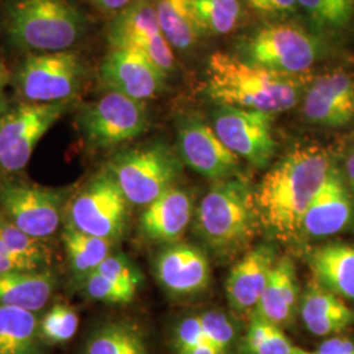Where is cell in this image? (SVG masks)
Wrapping results in <instances>:
<instances>
[{
	"instance_id": "1",
	"label": "cell",
	"mask_w": 354,
	"mask_h": 354,
	"mask_svg": "<svg viewBox=\"0 0 354 354\" xmlns=\"http://www.w3.org/2000/svg\"><path fill=\"white\" fill-rule=\"evenodd\" d=\"M335 165L332 155L324 147H292L266 172L254 190L260 223L279 239L301 236L304 214Z\"/></svg>"
},
{
	"instance_id": "2",
	"label": "cell",
	"mask_w": 354,
	"mask_h": 354,
	"mask_svg": "<svg viewBox=\"0 0 354 354\" xmlns=\"http://www.w3.org/2000/svg\"><path fill=\"white\" fill-rule=\"evenodd\" d=\"M206 75V93L216 105L272 115L295 108L311 82L308 74L268 70L225 53L210 55Z\"/></svg>"
},
{
	"instance_id": "3",
	"label": "cell",
	"mask_w": 354,
	"mask_h": 354,
	"mask_svg": "<svg viewBox=\"0 0 354 354\" xmlns=\"http://www.w3.org/2000/svg\"><path fill=\"white\" fill-rule=\"evenodd\" d=\"M193 221L196 234L213 252L232 256L251 243L260 225L254 190L241 175L215 181Z\"/></svg>"
},
{
	"instance_id": "4",
	"label": "cell",
	"mask_w": 354,
	"mask_h": 354,
	"mask_svg": "<svg viewBox=\"0 0 354 354\" xmlns=\"http://www.w3.org/2000/svg\"><path fill=\"white\" fill-rule=\"evenodd\" d=\"M6 30L24 50H71L87 30V17L71 0H15L6 12Z\"/></svg>"
},
{
	"instance_id": "5",
	"label": "cell",
	"mask_w": 354,
	"mask_h": 354,
	"mask_svg": "<svg viewBox=\"0 0 354 354\" xmlns=\"http://www.w3.org/2000/svg\"><path fill=\"white\" fill-rule=\"evenodd\" d=\"M183 165L171 146L155 140L114 153L105 171L113 177L129 203L146 207L176 187Z\"/></svg>"
},
{
	"instance_id": "6",
	"label": "cell",
	"mask_w": 354,
	"mask_h": 354,
	"mask_svg": "<svg viewBox=\"0 0 354 354\" xmlns=\"http://www.w3.org/2000/svg\"><path fill=\"white\" fill-rule=\"evenodd\" d=\"M241 59L285 74H308L328 54L324 39L292 23H272L239 42Z\"/></svg>"
},
{
	"instance_id": "7",
	"label": "cell",
	"mask_w": 354,
	"mask_h": 354,
	"mask_svg": "<svg viewBox=\"0 0 354 354\" xmlns=\"http://www.w3.org/2000/svg\"><path fill=\"white\" fill-rule=\"evenodd\" d=\"M87 66L73 50L30 53L16 67L13 87L26 102H73L83 88Z\"/></svg>"
},
{
	"instance_id": "8",
	"label": "cell",
	"mask_w": 354,
	"mask_h": 354,
	"mask_svg": "<svg viewBox=\"0 0 354 354\" xmlns=\"http://www.w3.org/2000/svg\"><path fill=\"white\" fill-rule=\"evenodd\" d=\"M76 121L84 142L96 150L125 145L149 129L145 102L113 91H106L97 100L83 105Z\"/></svg>"
},
{
	"instance_id": "9",
	"label": "cell",
	"mask_w": 354,
	"mask_h": 354,
	"mask_svg": "<svg viewBox=\"0 0 354 354\" xmlns=\"http://www.w3.org/2000/svg\"><path fill=\"white\" fill-rule=\"evenodd\" d=\"M70 104L24 102L0 117V176L26 168L38 142L64 117Z\"/></svg>"
},
{
	"instance_id": "10",
	"label": "cell",
	"mask_w": 354,
	"mask_h": 354,
	"mask_svg": "<svg viewBox=\"0 0 354 354\" xmlns=\"http://www.w3.org/2000/svg\"><path fill=\"white\" fill-rule=\"evenodd\" d=\"M67 216L68 226L113 243L125 232L129 201L104 169L76 193L67 207Z\"/></svg>"
},
{
	"instance_id": "11",
	"label": "cell",
	"mask_w": 354,
	"mask_h": 354,
	"mask_svg": "<svg viewBox=\"0 0 354 354\" xmlns=\"http://www.w3.org/2000/svg\"><path fill=\"white\" fill-rule=\"evenodd\" d=\"M212 127L219 140L239 159L256 168H266L277 151L273 115L228 105H216Z\"/></svg>"
},
{
	"instance_id": "12",
	"label": "cell",
	"mask_w": 354,
	"mask_h": 354,
	"mask_svg": "<svg viewBox=\"0 0 354 354\" xmlns=\"http://www.w3.org/2000/svg\"><path fill=\"white\" fill-rule=\"evenodd\" d=\"M64 192L28 181H6L0 185L1 215L36 239L51 236L61 225Z\"/></svg>"
},
{
	"instance_id": "13",
	"label": "cell",
	"mask_w": 354,
	"mask_h": 354,
	"mask_svg": "<svg viewBox=\"0 0 354 354\" xmlns=\"http://www.w3.org/2000/svg\"><path fill=\"white\" fill-rule=\"evenodd\" d=\"M106 38L111 48L138 51L167 75L175 68L174 49L162 33L155 0H133L114 16Z\"/></svg>"
},
{
	"instance_id": "14",
	"label": "cell",
	"mask_w": 354,
	"mask_h": 354,
	"mask_svg": "<svg viewBox=\"0 0 354 354\" xmlns=\"http://www.w3.org/2000/svg\"><path fill=\"white\" fill-rule=\"evenodd\" d=\"M176 142L181 162L213 183L241 175L239 158L198 114L190 112L177 117Z\"/></svg>"
},
{
	"instance_id": "15",
	"label": "cell",
	"mask_w": 354,
	"mask_h": 354,
	"mask_svg": "<svg viewBox=\"0 0 354 354\" xmlns=\"http://www.w3.org/2000/svg\"><path fill=\"white\" fill-rule=\"evenodd\" d=\"M99 76L106 91L145 102L158 97L165 87L167 74L138 51L111 48L102 58Z\"/></svg>"
},
{
	"instance_id": "16",
	"label": "cell",
	"mask_w": 354,
	"mask_h": 354,
	"mask_svg": "<svg viewBox=\"0 0 354 354\" xmlns=\"http://www.w3.org/2000/svg\"><path fill=\"white\" fill-rule=\"evenodd\" d=\"M304 120L323 127H346L354 120V76L333 70L310 82L302 97Z\"/></svg>"
},
{
	"instance_id": "17",
	"label": "cell",
	"mask_w": 354,
	"mask_h": 354,
	"mask_svg": "<svg viewBox=\"0 0 354 354\" xmlns=\"http://www.w3.org/2000/svg\"><path fill=\"white\" fill-rule=\"evenodd\" d=\"M353 214V197L344 174L335 165L323 188L304 214L301 236L322 239L340 234L351 225Z\"/></svg>"
},
{
	"instance_id": "18",
	"label": "cell",
	"mask_w": 354,
	"mask_h": 354,
	"mask_svg": "<svg viewBox=\"0 0 354 354\" xmlns=\"http://www.w3.org/2000/svg\"><path fill=\"white\" fill-rule=\"evenodd\" d=\"M155 276L165 290L174 295H193L205 290L210 281L207 256L197 247L172 243L153 261Z\"/></svg>"
},
{
	"instance_id": "19",
	"label": "cell",
	"mask_w": 354,
	"mask_h": 354,
	"mask_svg": "<svg viewBox=\"0 0 354 354\" xmlns=\"http://www.w3.org/2000/svg\"><path fill=\"white\" fill-rule=\"evenodd\" d=\"M276 261L274 248L261 244L245 253L232 266L226 281V297L235 313L253 314Z\"/></svg>"
},
{
	"instance_id": "20",
	"label": "cell",
	"mask_w": 354,
	"mask_h": 354,
	"mask_svg": "<svg viewBox=\"0 0 354 354\" xmlns=\"http://www.w3.org/2000/svg\"><path fill=\"white\" fill-rule=\"evenodd\" d=\"M194 210L189 192L176 185L146 206L140 215V231L153 241L176 243L189 227Z\"/></svg>"
},
{
	"instance_id": "21",
	"label": "cell",
	"mask_w": 354,
	"mask_h": 354,
	"mask_svg": "<svg viewBox=\"0 0 354 354\" xmlns=\"http://www.w3.org/2000/svg\"><path fill=\"white\" fill-rule=\"evenodd\" d=\"M301 319L315 336L340 333L354 323V311L339 295L317 281L310 282L299 302Z\"/></svg>"
},
{
	"instance_id": "22",
	"label": "cell",
	"mask_w": 354,
	"mask_h": 354,
	"mask_svg": "<svg viewBox=\"0 0 354 354\" xmlns=\"http://www.w3.org/2000/svg\"><path fill=\"white\" fill-rule=\"evenodd\" d=\"M298 306V283L290 257L277 259L252 315L277 327L290 322Z\"/></svg>"
},
{
	"instance_id": "23",
	"label": "cell",
	"mask_w": 354,
	"mask_h": 354,
	"mask_svg": "<svg viewBox=\"0 0 354 354\" xmlns=\"http://www.w3.org/2000/svg\"><path fill=\"white\" fill-rule=\"evenodd\" d=\"M57 288L50 270L0 273V307H19L36 313L49 304Z\"/></svg>"
},
{
	"instance_id": "24",
	"label": "cell",
	"mask_w": 354,
	"mask_h": 354,
	"mask_svg": "<svg viewBox=\"0 0 354 354\" xmlns=\"http://www.w3.org/2000/svg\"><path fill=\"white\" fill-rule=\"evenodd\" d=\"M315 281L340 298L354 301V245L327 244L308 254Z\"/></svg>"
},
{
	"instance_id": "25",
	"label": "cell",
	"mask_w": 354,
	"mask_h": 354,
	"mask_svg": "<svg viewBox=\"0 0 354 354\" xmlns=\"http://www.w3.org/2000/svg\"><path fill=\"white\" fill-rule=\"evenodd\" d=\"M41 342L35 313L0 307V354H41Z\"/></svg>"
},
{
	"instance_id": "26",
	"label": "cell",
	"mask_w": 354,
	"mask_h": 354,
	"mask_svg": "<svg viewBox=\"0 0 354 354\" xmlns=\"http://www.w3.org/2000/svg\"><path fill=\"white\" fill-rule=\"evenodd\" d=\"M147 342L138 324L112 320L95 329L84 346V354H147Z\"/></svg>"
},
{
	"instance_id": "27",
	"label": "cell",
	"mask_w": 354,
	"mask_h": 354,
	"mask_svg": "<svg viewBox=\"0 0 354 354\" xmlns=\"http://www.w3.org/2000/svg\"><path fill=\"white\" fill-rule=\"evenodd\" d=\"M159 26L174 50L192 49L200 30L196 23L193 0H155Z\"/></svg>"
},
{
	"instance_id": "28",
	"label": "cell",
	"mask_w": 354,
	"mask_h": 354,
	"mask_svg": "<svg viewBox=\"0 0 354 354\" xmlns=\"http://www.w3.org/2000/svg\"><path fill=\"white\" fill-rule=\"evenodd\" d=\"M68 266L80 282H84L111 254L112 241L84 234L67 225L62 232Z\"/></svg>"
},
{
	"instance_id": "29",
	"label": "cell",
	"mask_w": 354,
	"mask_h": 354,
	"mask_svg": "<svg viewBox=\"0 0 354 354\" xmlns=\"http://www.w3.org/2000/svg\"><path fill=\"white\" fill-rule=\"evenodd\" d=\"M200 35L225 36L241 26L243 0H193Z\"/></svg>"
},
{
	"instance_id": "30",
	"label": "cell",
	"mask_w": 354,
	"mask_h": 354,
	"mask_svg": "<svg viewBox=\"0 0 354 354\" xmlns=\"http://www.w3.org/2000/svg\"><path fill=\"white\" fill-rule=\"evenodd\" d=\"M311 24L322 33L346 29L354 19V0H297Z\"/></svg>"
},
{
	"instance_id": "31",
	"label": "cell",
	"mask_w": 354,
	"mask_h": 354,
	"mask_svg": "<svg viewBox=\"0 0 354 354\" xmlns=\"http://www.w3.org/2000/svg\"><path fill=\"white\" fill-rule=\"evenodd\" d=\"M79 315L75 308L66 304H55L41 319L38 329L42 342L64 344L75 336Z\"/></svg>"
},
{
	"instance_id": "32",
	"label": "cell",
	"mask_w": 354,
	"mask_h": 354,
	"mask_svg": "<svg viewBox=\"0 0 354 354\" xmlns=\"http://www.w3.org/2000/svg\"><path fill=\"white\" fill-rule=\"evenodd\" d=\"M247 345L253 354H294L297 348L285 336L281 327L259 317L251 319Z\"/></svg>"
},
{
	"instance_id": "33",
	"label": "cell",
	"mask_w": 354,
	"mask_h": 354,
	"mask_svg": "<svg viewBox=\"0 0 354 354\" xmlns=\"http://www.w3.org/2000/svg\"><path fill=\"white\" fill-rule=\"evenodd\" d=\"M83 288L89 299L111 304H130L138 291L108 279L97 272L89 274L83 282Z\"/></svg>"
},
{
	"instance_id": "34",
	"label": "cell",
	"mask_w": 354,
	"mask_h": 354,
	"mask_svg": "<svg viewBox=\"0 0 354 354\" xmlns=\"http://www.w3.org/2000/svg\"><path fill=\"white\" fill-rule=\"evenodd\" d=\"M0 239L13 252L24 253L49 263V251L42 239H36L23 232L3 215H0Z\"/></svg>"
},
{
	"instance_id": "35",
	"label": "cell",
	"mask_w": 354,
	"mask_h": 354,
	"mask_svg": "<svg viewBox=\"0 0 354 354\" xmlns=\"http://www.w3.org/2000/svg\"><path fill=\"white\" fill-rule=\"evenodd\" d=\"M95 272L136 290L140 289L143 281L140 269L129 257L121 253H111Z\"/></svg>"
},
{
	"instance_id": "36",
	"label": "cell",
	"mask_w": 354,
	"mask_h": 354,
	"mask_svg": "<svg viewBox=\"0 0 354 354\" xmlns=\"http://www.w3.org/2000/svg\"><path fill=\"white\" fill-rule=\"evenodd\" d=\"M198 317L201 319L207 340L221 352L227 354V351L236 336V329L230 317L221 311H207Z\"/></svg>"
},
{
	"instance_id": "37",
	"label": "cell",
	"mask_w": 354,
	"mask_h": 354,
	"mask_svg": "<svg viewBox=\"0 0 354 354\" xmlns=\"http://www.w3.org/2000/svg\"><path fill=\"white\" fill-rule=\"evenodd\" d=\"M245 3L257 15L270 20H283L299 11L297 0H245Z\"/></svg>"
},
{
	"instance_id": "38",
	"label": "cell",
	"mask_w": 354,
	"mask_h": 354,
	"mask_svg": "<svg viewBox=\"0 0 354 354\" xmlns=\"http://www.w3.org/2000/svg\"><path fill=\"white\" fill-rule=\"evenodd\" d=\"M207 340L200 317H189L183 319L175 329V346L177 349L197 345Z\"/></svg>"
},
{
	"instance_id": "39",
	"label": "cell",
	"mask_w": 354,
	"mask_h": 354,
	"mask_svg": "<svg viewBox=\"0 0 354 354\" xmlns=\"http://www.w3.org/2000/svg\"><path fill=\"white\" fill-rule=\"evenodd\" d=\"M44 264H46V261L37 257L10 251L0 256V273L37 270V269H42Z\"/></svg>"
},
{
	"instance_id": "40",
	"label": "cell",
	"mask_w": 354,
	"mask_h": 354,
	"mask_svg": "<svg viewBox=\"0 0 354 354\" xmlns=\"http://www.w3.org/2000/svg\"><path fill=\"white\" fill-rule=\"evenodd\" d=\"M317 354H354V342L346 337L333 336L319 345Z\"/></svg>"
},
{
	"instance_id": "41",
	"label": "cell",
	"mask_w": 354,
	"mask_h": 354,
	"mask_svg": "<svg viewBox=\"0 0 354 354\" xmlns=\"http://www.w3.org/2000/svg\"><path fill=\"white\" fill-rule=\"evenodd\" d=\"M344 177L354 201V150L352 147H349L344 156Z\"/></svg>"
},
{
	"instance_id": "42",
	"label": "cell",
	"mask_w": 354,
	"mask_h": 354,
	"mask_svg": "<svg viewBox=\"0 0 354 354\" xmlns=\"http://www.w3.org/2000/svg\"><path fill=\"white\" fill-rule=\"evenodd\" d=\"M177 354H225L221 352L212 342H201L187 348L177 349Z\"/></svg>"
},
{
	"instance_id": "43",
	"label": "cell",
	"mask_w": 354,
	"mask_h": 354,
	"mask_svg": "<svg viewBox=\"0 0 354 354\" xmlns=\"http://www.w3.org/2000/svg\"><path fill=\"white\" fill-rule=\"evenodd\" d=\"M131 1L133 0H102L100 8L105 12L118 13L125 10Z\"/></svg>"
},
{
	"instance_id": "44",
	"label": "cell",
	"mask_w": 354,
	"mask_h": 354,
	"mask_svg": "<svg viewBox=\"0 0 354 354\" xmlns=\"http://www.w3.org/2000/svg\"><path fill=\"white\" fill-rule=\"evenodd\" d=\"M10 79H11V76H10L8 70L6 68L3 62H0V93H3L4 87L10 83Z\"/></svg>"
},
{
	"instance_id": "45",
	"label": "cell",
	"mask_w": 354,
	"mask_h": 354,
	"mask_svg": "<svg viewBox=\"0 0 354 354\" xmlns=\"http://www.w3.org/2000/svg\"><path fill=\"white\" fill-rule=\"evenodd\" d=\"M10 109H11V106H10V102L7 100V97L3 93H0V113H7Z\"/></svg>"
},
{
	"instance_id": "46",
	"label": "cell",
	"mask_w": 354,
	"mask_h": 354,
	"mask_svg": "<svg viewBox=\"0 0 354 354\" xmlns=\"http://www.w3.org/2000/svg\"><path fill=\"white\" fill-rule=\"evenodd\" d=\"M294 354H317V352H308V351H304L302 348H299V346H297L295 348V353Z\"/></svg>"
},
{
	"instance_id": "47",
	"label": "cell",
	"mask_w": 354,
	"mask_h": 354,
	"mask_svg": "<svg viewBox=\"0 0 354 354\" xmlns=\"http://www.w3.org/2000/svg\"><path fill=\"white\" fill-rule=\"evenodd\" d=\"M89 1H92V3H93V4H96L97 7H100L102 3V0H89Z\"/></svg>"
},
{
	"instance_id": "48",
	"label": "cell",
	"mask_w": 354,
	"mask_h": 354,
	"mask_svg": "<svg viewBox=\"0 0 354 354\" xmlns=\"http://www.w3.org/2000/svg\"><path fill=\"white\" fill-rule=\"evenodd\" d=\"M351 147H352V149H353V150H354V143H353V145H352V146H351Z\"/></svg>"
},
{
	"instance_id": "49",
	"label": "cell",
	"mask_w": 354,
	"mask_h": 354,
	"mask_svg": "<svg viewBox=\"0 0 354 354\" xmlns=\"http://www.w3.org/2000/svg\"><path fill=\"white\" fill-rule=\"evenodd\" d=\"M4 114H6V113H4ZM1 115H3V113H0V117H1Z\"/></svg>"
}]
</instances>
